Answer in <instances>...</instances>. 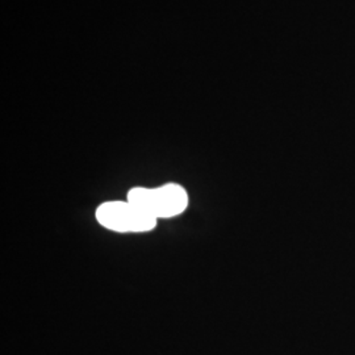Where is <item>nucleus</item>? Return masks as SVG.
I'll return each mask as SVG.
<instances>
[{
  "instance_id": "obj_1",
  "label": "nucleus",
  "mask_w": 355,
  "mask_h": 355,
  "mask_svg": "<svg viewBox=\"0 0 355 355\" xmlns=\"http://www.w3.org/2000/svg\"><path fill=\"white\" fill-rule=\"evenodd\" d=\"M127 200L146 215L159 220L182 215L189 207V193L180 184L167 183L155 189H130Z\"/></svg>"
},
{
  "instance_id": "obj_2",
  "label": "nucleus",
  "mask_w": 355,
  "mask_h": 355,
  "mask_svg": "<svg viewBox=\"0 0 355 355\" xmlns=\"http://www.w3.org/2000/svg\"><path fill=\"white\" fill-rule=\"evenodd\" d=\"M95 216L102 227L117 233L150 232L158 223V220L146 215L128 200H114L101 204L96 208Z\"/></svg>"
}]
</instances>
